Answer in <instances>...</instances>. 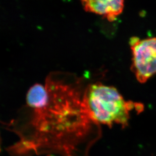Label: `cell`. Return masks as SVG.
Listing matches in <instances>:
<instances>
[{
    "mask_svg": "<svg viewBox=\"0 0 156 156\" xmlns=\"http://www.w3.org/2000/svg\"><path fill=\"white\" fill-rule=\"evenodd\" d=\"M45 87L47 100L41 107L33 109L28 129L13 146V153L49 151L71 155L94 124L84 111L83 97L74 88L50 78Z\"/></svg>",
    "mask_w": 156,
    "mask_h": 156,
    "instance_id": "1",
    "label": "cell"
},
{
    "mask_svg": "<svg viewBox=\"0 0 156 156\" xmlns=\"http://www.w3.org/2000/svg\"><path fill=\"white\" fill-rule=\"evenodd\" d=\"M83 107L87 116L96 125L111 127L117 124L125 128L128 125L130 112L144 109L141 104L126 101L116 88L102 83L90 84L83 96Z\"/></svg>",
    "mask_w": 156,
    "mask_h": 156,
    "instance_id": "2",
    "label": "cell"
},
{
    "mask_svg": "<svg viewBox=\"0 0 156 156\" xmlns=\"http://www.w3.org/2000/svg\"><path fill=\"white\" fill-rule=\"evenodd\" d=\"M129 44L133 54L131 70L137 81L144 83L156 74V37L140 40L133 37Z\"/></svg>",
    "mask_w": 156,
    "mask_h": 156,
    "instance_id": "3",
    "label": "cell"
},
{
    "mask_svg": "<svg viewBox=\"0 0 156 156\" xmlns=\"http://www.w3.org/2000/svg\"><path fill=\"white\" fill-rule=\"evenodd\" d=\"M81 3L86 11L102 15L110 21L122 13L124 8L122 0H85Z\"/></svg>",
    "mask_w": 156,
    "mask_h": 156,
    "instance_id": "4",
    "label": "cell"
},
{
    "mask_svg": "<svg viewBox=\"0 0 156 156\" xmlns=\"http://www.w3.org/2000/svg\"><path fill=\"white\" fill-rule=\"evenodd\" d=\"M48 156H54V155H49ZM71 156V155H67V156Z\"/></svg>",
    "mask_w": 156,
    "mask_h": 156,
    "instance_id": "5",
    "label": "cell"
}]
</instances>
